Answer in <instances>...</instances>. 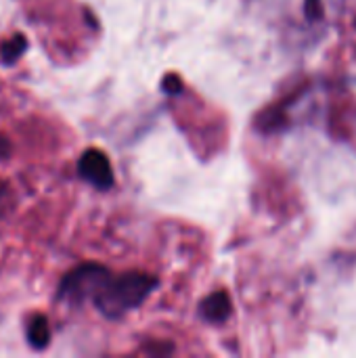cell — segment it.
I'll return each mask as SVG.
<instances>
[{"mask_svg":"<svg viewBox=\"0 0 356 358\" xmlns=\"http://www.w3.org/2000/svg\"><path fill=\"white\" fill-rule=\"evenodd\" d=\"M157 287V279L147 273L107 275L92 296V304L107 319H120L132 308L141 306Z\"/></svg>","mask_w":356,"mask_h":358,"instance_id":"6da1fadb","label":"cell"},{"mask_svg":"<svg viewBox=\"0 0 356 358\" xmlns=\"http://www.w3.org/2000/svg\"><path fill=\"white\" fill-rule=\"evenodd\" d=\"M107 275L109 271L101 264H80L78 268L69 271L59 283V300H65L69 304L92 300L94 292Z\"/></svg>","mask_w":356,"mask_h":358,"instance_id":"7a4b0ae2","label":"cell"},{"mask_svg":"<svg viewBox=\"0 0 356 358\" xmlns=\"http://www.w3.org/2000/svg\"><path fill=\"white\" fill-rule=\"evenodd\" d=\"M78 174L101 191H107L113 187V170H111L109 157L101 149H86L80 155Z\"/></svg>","mask_w":356,"mask_h":358,"instance_id":"3957f363","label":"cell"},{"mask_svg":"<svg viewBox=\"0 0 356 358\" xmlns=\"http://www.w3.org/2000/svg\"><path fill=\"white\" fill-rule=\"evenodd\" d=\"M231 313H233L231 298L225 292H216L201 302V315L210 323H225L231 317Z\"/></svg>","mask_w":356,"mask_h":358,"instance_id":"277c9868","label":"cell"},{"mask_svg":"<svg viewBox=\"0 0 356 358\" xmlns=\"http://www.w3.org/2000/svg\"><path fill=\"white\" fill-rule=\"evenodd\" d=\"M27 342L34 350H44L50 342V327L44 315H34L27 323Z\"/></svg>","mask_w":356,"mask_h":358,"instance_id":"5b68a950","label":"cell"},{"mask_svg":"<svg viewBox=\"0 0 356 358\" xmlns=\"http://www.w3.org/2000/svg\"><path fill=\"white\" fill-rule=\"evenodd\" d=\"M25 48H27V40L21 34H15L13 38L4 40L0 44V61L4 65H13L25 52Z\"/></svg>","mask_w":356,"mask_h":358,"instance_id":"8992f818","label":"cell"},{"mask_svg":"<svg viewBox=\"0 0 356 358\" xmlns=\"http://www.w3.org/2000/svg\"><path fill=\"white\" fill-rule=\"evenodd\" d=\"M164 90H166V92H172V94L180 92V90H183V82H180V78H178V76H174V73L166 76V80H164Z\"/></svg>","mask_w":356,"mask_h":358,"instance_id":"52a82bcc","label":"cell"},{"mask_svg":"<svg viewBox=\"0 0 356 358\" xmlns=\"http://www.w3.org/2000/svg\"><path fill=\"white\" fill-rule=\"evenodd\" d=\"M8 155H10V143L6 136L0 134V159H6Z\"/></svg>","mask_w":356,"mask_h":358,"instance_id":"ba28073f","label":"cell"}]
</instances>
